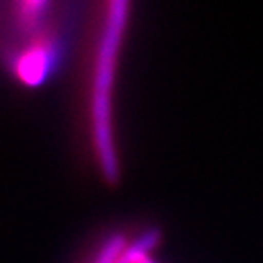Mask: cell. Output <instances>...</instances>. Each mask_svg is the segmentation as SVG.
Returning <instances> with one entry per match:
<instances>
[{
  "label": "cell",
  "mask_w": 263,
  "mask_h": 263,
  "mask_svg": "<svg viewBox=\"0 0 263 263\" xmlns=\"http://www.w3.org/2000/svg\"><path fill=\"white\" fill-rule=\"evenodd\" d=\"M14 9L12 28L24 45L15 51L10 65L24 84L36 86L59 60L62 36L50 17L51 4L26 2L15 4Z\"/></svg>",
  "instance_id": "2"
},
{
  "label": "cell",
  "mask_w": 263,
  "mask_h": 263,
  "mask_svg": "<svg viewBox=\"0 0 263 263\" xmlns=\"http://www.w3.org/2000/svg\"><path fill=\"white\" fill-rule=\"evenodd\" d=\"M127 23V4H108L104 15L103 34L98 45L96 62L92 76V98H91V123L92 140L96 156L104 180L115 183L118 180V161L115 152L113 139V89H115V67H117L118 50L122 45V34Z\"/></svg>",
  "instance_id": "1"
}]
</instances>
